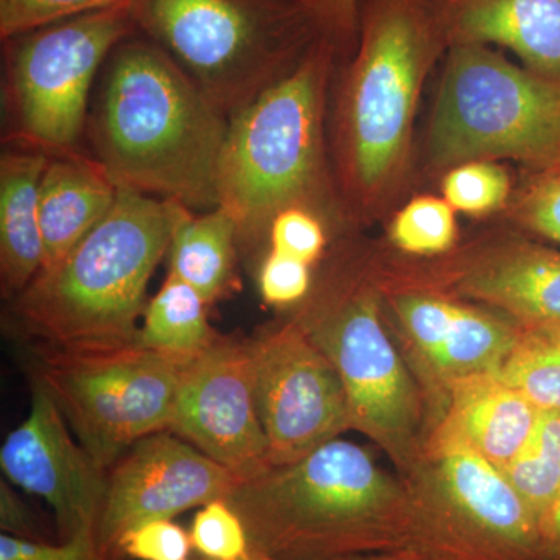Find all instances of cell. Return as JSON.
<instances>
[{
  "instance_id": "obj_32",
  "label": "cell",
  "mask_w": 560,
  "mask_h": 560,
  "mask_svg": "<svg viewBox=\"0 0 560 560\" xmlns=\"http://www.w3.org/2000/svg\"><path fill=\"white\" fill-rule=\"evenodd\" d=\"M190 534L164 518L128 529L117 544L116 556L135 560H191Z\"/></svg>"
},
{
  "instance_id": "obj_38",
  "label": "cell",
  "mask_w": 560,
  "mask_h": 560,
  "mask_svg": "<svg viewBox=\"0 0 560 560\" xmlns=\"http://www.w3.org/2000/svg\"><path fill=\"white\" fill-rule=\"evenodd\" d=\"M350 560H433L425 556L412 555V552H396V555H377L364 556V558H355Z\"/></svg>"
},
{
  "instance_id": "obj_26",
  "label": "cell",
  "mask_w": 560,
  "mask_h": 560,
  "mask_svg": "<svg viewBox=\"0 0 560 560\" xmlns=\"http://www.w3.org/2000/svg\"><path fill=\"white\" fill-rule=\"evenodd\" d=\"M390 245L404 256L431 259L451 253L458 243L455 209L444 198L420 195L397 210L388 228Z\"/></svg>"
},
{
  "instance_id": "obj_14",
  "label": "cell",
  "mask_w": 560,
  "mask_h": 560,
  "mask_svg": "<svg viewBox=\"0 0 560 560\" xmlns=\"http://www.w3.org/2000/svg\"><path fill=\"white\" fill-rule=\"evenodd\" d=\"M171 431L241 482L271 469L254 396L250 338L219 334L180 366Z\"/></svg>"
},
{
  "instance_id": "obj_13",
  "label": "cell",
  "mask_w": 560,
  "mask_h": 560,
  "mask_svg": "<svg viewBox=\"0 0 560 560\" xmlns=\"http://www.w3.org/2000/svg\"><path fill=\"white\" fill-rule=\"evenodd\" d=\"M249 338L254 396L272 467L296 463L352 429L340 374L293 319Z\"/></svg>"
},
{
  "instance_id": "obj_9",
  "label": "cell",
  "mask_w": 560,
  "mask_h": 560,
  "mask_svg": "<svg viewBox=\"0 0 560 560\" xmlns=\"http://www.w3.org/2000/svg\"><path fill=\"white\" fill-rule=\"evenodd\" d=\"M32 377L50 390L80 444L105 470L136 442L171 430L178 361L125 345L35 346Z\"/></svg>"
},
{
  "instance_id": "obj_20",
  "label": "cell",
  "mask_w": 560,
  "mask_h": 560,
  "mask_svg": "<svg viewBox=\"0 0 560 560\" xmlns=\"http://www.w3.org/2000/svg\"><path fill=\"white\" fill-rule=\"evenodd\" d=\"M445 389L447 408L438 429L503 470L528 440L539 410L499 374L474 375Z\"/></svg>"
},
{
  "instance_id": "obj_10",
  "label": "cell",
  "mask_w": 560,
  "mask_h": 560,
  "mask_svg": "<svg viewBox=\"0 0 560 560\" xmlns=\"http://www.w3.org/2000/svg\"><path fill=\"white\" fill-rule=\"evenodd\" d=\"M135 33L125 3L7 39L10 140L47 154L77 150L94 81L114 49Z\"/></svg>"
},
{
  "instance_id": "obj_28",
  "label": "cell",
  "mask_w": 560,
  "mask_h": 560,
  "mask_svg": "<svg viewBox=\"0 0 560 560\" xmlns=\"http://www.w3.org/2000/svg\"><path fill=\"white\" fill-rule=\"evenodd\" d=\"M503 212L518 230L560 245V167L530 172Z\"/></svg>"
},
{
  "instance_id": "obj_3",
  "label": "cell",
  "mask_w": 560,
  "mask_h": 560,
  "mask_svg": "<svg viewBox=\"0 0 560 560\" xmlns=\"http://www.w3.org/2000/svg\"><path fill=\"white\" fill-rule=\"evenodd\" d=\"M226 500L245 523L254 555L265 558L418 555V504L410 485L340 438L296 463L238 482Z\"/></svg>"
},
{
  "instance_id": "obj_31",
  "label": "cell",
  "mask_w": 560,
  "mask_h": 560,
  "mask_svg": "<svg viewBox=\"0 0 560 560\" xmlns=\"http://www.w3.org/2000/svg\"><path fill=\"white\" fill-rule=\"evenodd\" d=\"M128 2L130 0H0V36L7 40L54 22Z\"/></svg>"
},
{
  "instance_id": "obj_21",
  "label": "cell",
  "mask_w": 560,
  "mask_h": 560,
  "mask_svg": "<svg viewBox=\"0 0 560 560\" xmlns=\"http://www.w3.org/2000/svg\"><path fill=\"white\" fill-rule=\"evenodd\" d=\"M44 151L14 147L0 156V283L13 301L44 267L39 219L40 179L49 164Z\"/></svg>"
},
{
  "instance_id": "obj_17",
  "label": "cell",
  "mask_w": 560,
  "mask_h": 560,
  "mask_svg": "<svg viewBox=\"0 0 560 560\" xmlns=\"http://www.w3.org/2000/svg\"><path fill=\"white\" fill-rule=\"evenodd\" d=\"M378 285L405 340L445 388L474 375L499 374L521 324L436 291Z\"/></svg>"
},
{
  "instance_id": "obj_30",
  "label": "cell",
  "mask_w": 560,
  "mask_h": 560,
  "mask_svg": "<svg viewBox=\"0 0 560 560\" xmlns=\"http://www.w3.org/2000/svg\"><path fill=\"white\" fill-rule=\"evenodd\" d=\"M329 221L315 210L293 206L272 219L267 245L276 253L285 254L308 265L323 259L329 245Z\"/></svg>"
},
{
  "instance_id": "obj_6",
  "label": "cell",
  "mask_w": 560,
  "mask_h": 560,
  "mask_svg": "<svg viewBox=\"0 0 560 560\" xmlns=\"http://www.w3.org/2000/svg\"><path fill=\"white\" fill-rule=\"evenodd\" d=\"M382 301L368 254L341 246L291 319L340 374L352 429L411 470L422 447V404L383 326Z\"/></svg>"
},
{
  "instance_id": "obj_11",
  "label": "cell",
  "mask_w": 560,
  "mask_h": 560,
  "mask_svg": "<svg viewBox=\"0 0 560 560\" xmlns=\"http://www.w3.org/2000/svg\"><path fill=\"white\" fill-rule=\"evenodd\" d=\"M410 488L418 555L433 560H547L539 523L503 470L434 429L420 447Z\"/></svg>"
},
{
  "instance_id": "obj_22",
  "label": "cell",
  "mask_w": 560,
  "mask_h": 560,
  "mask_svg": "<svg viewBox=\"0 0 560 560\" xmlns=\"http://www.w3.org/2000/svg\"><path fill=\"white\" fill-rule=\"evenodd\" d=\"M238 232L220 206L206 213L191 212L178 202L168 246L171 275L189 283L206 301L215 304L238 289Z\"/></svg>"
},
{
  "instance_id": "obj_25",
  "label": "cell",
  "mask_w": 560,
  "mask_h": 560,
  "mask_svg": "<svg viewBox=\"0 0 560 560\" xmlns=\"http://www.w3.org/2000/svg\"><path fill=\"white\" fill-rule=\"evenodd\" d=\"M539 411L560 412V326H522L499 372Z\"/></svg>"
},
{
  "instance_id": "obj_15",
  "label": "cell",
  "mask_w": 560,
  "mask_h": 560,
  "mask_svg": "<svg viewBox=\"0 0 560 560\" xmlns=\"http://www.w3.org/2000/svg\"><path fill=\"white\" fill-rule=\"evenodd\" d=\"M226 467L195 448L171 430L158 431L136 442L108 474V490L98 545L117 559L116 548L128 529L164 521L226 500L238 485Z\"/></svg>"
},
{
  "instance_id": "obj_35",
  "label": "cell",
  "mask_w": 560,
  "mask_h": 560,
  "mask_svg": "<svg viewBox=\"0 0 560 560\" xmlns=\"http://www.w3.org/2000/svg\"><path fill=\"white\" fill-rule=\"evenodd\" d=\"M0 560H116L98 545L97 533L86 530L60 544L0 536Z\"/></svg>"
},
{
  "instance_id": "obj_34",
  "label": "cell",
  "mask_w": 560,
  "mask_h": 560,
  "mask_svg": "<svg viewBox=\"0 0 560 560\" xmlns=\"http://www.w3.org/2000/svg\"><path fill=\"white\" fill-rule=\"evenodd\" d=\"M319 38L329 40L338 57L349 58L360 33L361 0H300Z\"/></svg>"
},
{
  "instance_id": "obj_37",
  "label": "cell",
  "mask_w": 560,
  "mask_h": 560,
  "mask_svg": "<svg viewBox=\"0 0 560 560\" xmlns=\"http://www.w3.org/2000/svg\"><path fill=\"white\" fill-rule=\"evenodd\" d=\"M541 545L547 560H560V490L551 510L540 523Z\"/></svg>"
},
{
  "instance_id": "obj_1",
  "label": "cell",
  "mask_w": 560,
  "mask_h": 560,
  "mask_svg": "<svg viewBox=\"0 0 560 560\" xmlns=\"http://www.w3.org/2000/svg\"><path fill=\"white\" fill-rule=\"evenodd\" d=\"M447 50L430 0H361L359 40L329 113L346 228L381 219L404 194L420 94Z\"/></svg>"
},
{
  "instance_id": "obj_8",
  "label": "cell",
  "mask_w": 560,
  "mask_h": 560,
  "mask_svg": "<svg viewBox=\"0 0 560 560\" xmlns=\"http://www.w3.org/2000/svg\"><path fill=\"white\" fill-rule=\"evenodd\" d=\"M431 171L467 162L560 167V81L517 66L492 47L453 46L425 140Z\"/></svg>"
},
{
  "instance_id": "obj_23",
  "label": "cell",
  "mask_w": 560,
  "mask_h": 560,
  "mask_svg": "<svg viewBox=\"0 0 560 560\" xmlns=\"http://www.w3.org/2000/svg\"><path fill=\"white\" fill-rule=\"evenodd\" d=\"M217 337L206 301L189 283L168 272L156 296L147 304L136 341L184 364Z\"/></svg>"
},
{
  "instance_id": "obj_24",
  "label": "cell",
  "mask_w": 560,
  "mask_h": 560,
  "mask_svg": "<svg viewBox=\"0 0 560 560\" xmlns=\"http://www.w3.org/2000/svg\"><path fill=\"white\" fill-rule=\"evenodd\" d=\"M503 474L540 528L560 490V412L539 411L528 440Z\"/></svg>"
},
{
  "instance_id": "obj_12",
  "label": "cell",
  "mask_w": 560,
  "mask_h": 560,
  "mask_svg": "<svg viewBox=\"0 0 560 560\" xmlns=\"http://www.w3.org/2000/svg\"><path fill=\"white\" fill-rule=\"evenodd\" d=\"M371 264L383 285L481 302L522 326H560V249L511 232L478 235L431 259L371 256Z\"/></svg>"
},
{
  "instance_id": "obj_2",
  "label": "cell",
  "mask_w": 560,
  "mask_h": 560,
  "mask_svg": "<svg viewBox=\"0 0 560 560\" xmlns=\"http://www.w3.org/2000/svg\"><path fill=\"white\" fill-rule=\"evenodd\" d=\"M92 158L119 190L219 206L217 176L230 119L150 39L121 40L88 117Z\"/></svg>"
},
{
  "instance_id": "obj_19",
  "label": "cell",
  "mask_w": 560,
  "mask_h": 560,
  "mask_svg": "<svg viewBox=\"0 0 560 560\" xmlns=\"http://www.w3.org/2000/svg\"><path fill=\"white\" fill-rule=\"evenodd\" d=\"M119 191L94 158L79 150L50 154L39 189L40 271L60 264L108 215Z\"/></svg>"
},
{
  "instance_id": "obj_33",
  "label": "cell",
  "mask_w": 560,
  "mask_h": 560,
  "mask_svg": "<svg viewBox=\"0 0 560 560\" xmlns=\"http://www.w3.org/2000/svg\"><path fill=\"white\" fill-rule=\"evenodd\" d=\"M313 282L312 265L271 249L257 272L261 300L272 307H296L311 294Z\"/></svg>"
},
{
  "instance_id": "obj_16",
  "label": "cell",
  "mask_w": 560,
  "mask_h": 560,
  "mask_svg": "<svg viewBox=\"0 0 560 560\" xmlns=\"http://www.w3.org/2000/svg\"><path fill=\"white\" fill-rule=\"evenodd\" d=\"M0 467L7 481L49 504L60 541L86 530L97 533L109 471L80 444L38 378L32 377L27 419L0 448Z\"/></svg>"
},
{
  "instance_id": "obj_27",
  "label": "cell",
  "mask_w": 560,
  "mask_h": 560,
  "mask_svg": "<svg viewBox=\"0 0 560 560\" xmlns=\"http://www.w3.org/2000/svg\"><path fill=\"white\" fill-rule=\"evenodd\" d=\"M442 198L455 212L486 217L503 212L514 187L508 172L499 162H467L444 173Z\"/></svg>"
},
{
  "instance_id": "obj_7",
  "label": "cell",
  "mask_w": 560,
  "mask_h": 560,
  "mask_svg": "<svg viewBox=\"0 0 560 560\" xmlns=\"http://www.w3.org/2000/svg\"><path fill=\"white\" fill-rule=\"evenodd\" d=\"M128 9L136 32L173 58L228 119L318 38L300 0H130Z\"/></svg>"
},
{
  "instance_id": "obj_29",
  "label": "cell",
  "mask_w": 560,
  "mask_h": 560,
  "mask_svg": "<svg viewBox=\"0 0 560 560\" xmlns=\"http://www.w3.org/2000/svg\"><path fill=\"white\" fill-rule=\"evenodd\" d=\"M191 547L206 560H249L248 530L228 500H215L195 514L189 530Z\"/></svg>"
},
{
  "instance_id": "obj_4",
  "label": "cell",
  "mask_w": 560,
  "mask_h": 560,
  "mask_svg": "<svg viewBox=\"0 0 560 560\" xmlns=\"http://www.w3.org/2000/svg\"><path fill=\"white\" fill-rule=\"evenodd\" d=\"M337 50L316 38L300 61L230 119L217 195L242 249L267 243L283 209L315 210L345 230L329 149L330 86Z\"/></svg>"
},
{
  "instance_id": "obj_18",
  "label": "cell",
  "mask_w": 560,
  "mask_h": 560,
  "mask_svg": "<svg viewBox=\"0 0 560 560\" xmlns=\"http://www.w3.org/2000/svg\"><path fill=\"white\" fill-rule=\"evenodd\" d=\"M447 46H499L560 81V0H430Z\"/></svg>"
},
{
  "instance_id": "obj_39",
  "label": "cell",
  "mask_w": 560,
  "mask_h": 560,
  "mask_svg": "<svg viewBox=\"0 0 560 560\" xmlns=\"http://www.w3.org/2000/svg\"><path fill=\"white\" fill-rule=\"evenodd\" d=\"M191 560H206V559H202V558H200V556H197V558L191 559ZM249 560H275V559L265 558V556L254 555L253 558H250Z\"/></svg>"
},
{
  "instance_id": "obj_5",
  "label": "cell",
  "mask_w": 560,
  "mask_h": 560,
  "mask_svg": "<svg viewBox=\"0 0 560 560\" xmlns=\"http://www.w3.org/2000/svg\"><path fill=\"white\" fill-rule=\"evenodd\" d=\"M178 202L120 190L108 215L11 301L18 327L36 345L55 348L136 341Z\"/></svg>"
},
{
  "instance_id": "obj_36",
  "label": "cell",
  "mask_w": 560,
  "mask_h": 560,
  "mask_svg": "<svg viewBox=\"0 0 560 560\" xmlns=\"http://www.w3.org/2000/svg\"><path fill=\"white\" fill-rule=\"evenodd\" d=\"M0 528L18 539L39 540L31 510L5 480L0 482Z\"/></svg>"
}]
</instances>
